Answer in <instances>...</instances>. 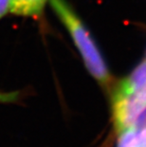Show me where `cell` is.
Masks as SVG:
<instances>
[{
  "instance_id": "obj_1",
  "label": "cell",
  "mask_w": 146,
  "mask_h": 147,
  "mask_svg": "<svg viewBox=\"0 0 146 147\" xmlns=\"http://www.w3.org/2000/svg\"><path fill=\"white\" fill-rule=\"evenodd\" d=\"M114 126L120 134L139 129L146 119V61L120 82L113 92Z\"/></svg>"
},
{
  "instance_id": "obj_6",
  "label": "cell",
  "mask_w": 146,
  "mask_h": 147,
  "mask_svg": "<svg viewBox=\"0 0 146 147\" xmlns=\"http://www.w3.org/2000/svg\"><path fill=\"white\" fill-rule=\"evenodd\" d=\"M9 3L10 0H0V19L9 12Z\"/></svg>"
},
{
  "instance_id": "obj_4",
  "label": "cell",
  "mask_w": 146,
  "mask_h": 147,
  "mask_svg": "<svg viewBox=\"0 0 146 147\" xmlns=\"http://www.w3.org/2000/svg\"><path fill=\"white\" fill-rule=\"evenodd\" d=\"M137 129L127 130L120 133V139L118 147H133V139Z\"/></svg>"
},
{
  "instance_id": "obj_5",
  "label": "cell",
  "mask_w": 146,
  "mask_h": 147,
  "mask_svg": "<svg viewBox=\"0 0 146 147\" xmlns=\"http://www.w3.org/2000/svg\"><path fill=\"white\" fill-rule=\"evenodd\" d=\"M133 147H146V125L141 130L137 129L133 139Z\"/></svg>"
},
{
  "instance_id": "obj_3",
  "label": "cell",
  "mask_w": 146,
  "mask_h": 147,
  "mask_svg": "<svg viewBox=\"0 0 146 147\" xmlns=\"http://www.w3.org/2000/svg\"><path fill=\"white\" fill-rule=\"evenodd\" d=\"M22 98L20 91H0V105H12L19 102Z\"/></svg>"
},
{
  "instance_id": "obj_2",
  "label": "cell",
  "mask_w": 146,
  "mask_h": 147,
  "mask_svg": "<svg viewBox=\"0 0 146 147\" xmlns=\"http://www.w3.org/2000/svg\"><path fill=\"white\" fill-rule=\"evenodd\" d=\"M49 1L55 13L69 32L89 73L102 86H108L112 83V76L87 29L65 0Z\"/></svg>"
}]
</instances>
